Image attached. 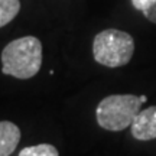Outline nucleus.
<instances>
[{"label": "nucleus", "mask_w": 156, "mask_h": 156, "mask_svg": "<svg viewBox=\"0 0 156 156\" xmlns=\"http://www.w3.org/2000/svg\"><path fill=\"white\" fill-rule=\"evenodd\" d=\"M42 65V44L35 36L12 41L2 52V73L19 80H29Z\"/></svg>", "instance_id": "obj_1"}, {"label": "nucleus", "mask_w": 156, "mask_h": 156, "mask_svg": "<svg viewBox=\"0 0 156 156\" xmlns=\"http://www.w3.org/2000/svg\"><path fill=\"white\" fill-rule=\"evenodd\" d=\"M142 101L133 94H113L100 101L95 110V119L100 127L110 132H122L132 126L139 114Z\"/></svg>", "instance_id": "obj_2"}, {"label": "nucleus", "mask_w": 156, "mask_h": 156, "mask_svg": "<svg viewBox=\"0 0 156 156\" xmlns=\"http://www.w3.org/2000/svg\"><path fill=\"white\" fill-rule=\"evenodd\" d=\"M134 52L132 35L119 29H106L95 35L93 56L98 64L108 68L123 67L130 62Z\"/></svg>", "instance_id": "obj_3"}, {"label": "nucleus", "mask_w": 156, "mask_h": 156, "mask_svg": "<svg viewBox=\"0 0 156 156\" xmlns=\"http://www.w3.org/2000/svg\"><path fill=\"white\" fill-rule=\"evenodd\" d=\"M130 132L134 139L142 142L156 139V106L140 110L130 126Z\"/></svg>", "instance_id": "obj_4"}, {"label": "nucleus", "mask_w": 156, "mask_h": 156, "mask_svg": "<svg viewBox=\"0 0 156 156\" xmlns=\"http://www.w3.org/2000/svg\"><path fill=\"white\" fill-rule=\"evenodd\" d=\"M20 142V130L15 123L0 122V156H10Z\"/></svg>", "instance_id": "obj_5"}, {"label": "nucleus", "mask_w": 156, "mask_h": 156, "mask_svg": "<svg viewBox=\"0 0 156 156\" xmlns=\"http://www.w3.org/2000/svg\"><path fill=\"white\" fill-rule=\"evenodd\" d=\"M20 10V0H0V28L10 23Z\"/></svg>", "instance_id": "obj_6"}, {"label": "nucleus", "mask_w": 156, "mask_h": 156, "mask_svg": "<svg viewBox=\"0 0 156 156\" xmlns=\"http://www.w3.org/2000/svg\"><path fill=\"white\" fill-rule=\"evenodd\" d=\"M19 156H59V153H58V149L54 145L41 143V145L23 147Z\"/></svg>", "instance_id": "obj_7"}, {"label": "nucleus", "mask_w": 156, "mask_h": 156, "mask_svg": "<svg viewBox=\"0 0 156 156\" xmlns=\"http://www.w3.org/2000/svg\"><path fill=\"white\" fill-rule=\"evenodd\" d=\"M155 3H156V0H132V5H133L134 9L143 12V13H145L147 9H151Z\"/></svg>", "instance_id": "obj_8"}, {"label": "nucleus", "mask_w": 156, "mask_h": 156, "mask_svg": "<svg viewBox=\"0 0 156 156\" xmlns=\"http://www.w3.org/2000/svg\"><path fill=\"white\" fill-rule=\"evenodd\" d=\"M143 15H145V16L147 17V19H149L152 23H156V3L152 6L151 9H147V10H146Z\"/></svg>", "instance_id": "obj_9"}, {"label": "nucleus", "mask_w": 156, "mask_h": 156, "mask_svg": "<svg viewBox=\"0 0 156 156\" xmlns=\"http://www.w3.org/2000/svg\"><path fill=\"white\" fill-rule=\"evenodd\" d=\"M146 100H147V97H146V95H140V101H142V104L146 103Z\"/></svg>", "instance_id": "obj_10"}]
</instances>
